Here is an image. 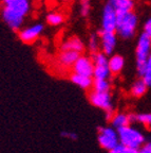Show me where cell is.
Instances as JSON below:
<instances>
[{
	"label": "cell",
	"instance_id": "83f0119b",
	"mask_svg": "<svg viewBox=\"0 0 151 153\" xmlns=\"http://www.w3.org/2000/svg\"><path fill=\"white\" fill-rule=\"evenodd\" d=\"M142 147H143V148H144L146 151H148L149 153H151V141H149V143H145Z\"/></svg>",
	"mask_w": 151,
	"mask_h": 153
},
{
	"label": "cell",
	"instance_id": "8fae6325",
	"mask_svg": "<svg viewBox=\"0 0 151 153\" xmlns=\"http://www.w3.org/2000/svg\"><path fill=\"white\" fill-rule=\"evenodd\" d=\"M99 39H100V51L105 54L111 55L117 43V36L115 32H99Z\"/></svg>",
	"mask_w": 151,
	"mask_h": 153
},
{
	"label": "cell",
	"instance_id": "4316f807",
	"mask_svg": "<svg viewBox=\"0 0 151 153\" xmlns=\"http://www.w3.org/2000/svg\"><path fill=\"white\" fill-rule=\"evenodd\" d=\"M143 32H144L145 34H147V35L150 36V37H151V17H150V18L147 19L146 22H145V25H144V30H143Z\"/></svg>",
	"mask_w": 151,
	"mask_h": 153
},
{
	"label": "cell",
	"instance_id": "603a6c76",
	"mask_svg": "<svg viewBox=\"0 0 151 153\" xmlns=\"http://www.w3.org/2000/svg\"><path fill=\"white\" fill-rule=\"evenodd\" d=\"M134 121L143 124L144 127L148 128V129H151V113L134 115Z\"/></svg>",
	"mask_w": 151,
	"mask_h": 153
},
{
	"label": "cell",
	"instance_id": "52a82bcc",
	"mask_svg": "<svg viewBox=\"0 0 151 153\" xmlns=\"http://www.w3.org/2000/svg\"><path fill=\"white\" fill-rule=\"evenodd\" d=\"M90 103L97 108L105 111V112H111L113 111L112 98L110 91H97L94 89H90L88 94Z\"/></svg>",
	"mask_w": 151,
	"mask_h": 153
},
{
	"label": "cell",
	"instance_id": "e0dca14e",
	"mask_svg": "<svg viewBox=\"0 0 151 153\" xmlns=\"http://www.w3.org/2000/svg\"><path fill=\"white\" fill-rule=\"evenodd\" d=\"M147 89H148L147 84L145 83L143 79H139L132 84L131 88H130V94L134 98H141L147 93Z\"/></svg>",
	"mask_w": 151,
	"mask_h": 153
},
{
	"label": "cell",
	"instance_id": "ffe728a7",
	"mask_svg": "<svg viewBox=\"0 0 151 153\" xmlns=\"http://www.w3.org/2000/svg\"><path fill=\"white\" fill-rule=\"evenodd\" d=\"M88 48H89L91 54L97 51H100V39H99V33H92L88 39Z\"/></svg>",
	"mask_w": 151,
	"mask_h": 153
},
{
	"label": "cell",
	"instance_id": "8992f818",
	"mask_svg": "<svg viewBox=\"0 0 151 153\" xmlns=\"http://www.w3.org/2000/svg\"><path fill=\"white\" fill-rule=\"evenodd\" d=\"M99 146L105 150H112L119 143L118 140V133L112 127H100L98 128V135H97Z\"/></svg>",
	"mask_w": 151,
	"mask_h": 153
},
{
	"label": "cell",
	"instance_id": "9c48e42d",
	"mask_svg": "<svg viewBox=\"0 0 151 153\" xmlns=\"http://www.w3.org/2000/svg\"><path fill=\"white\" fill-rule=\"evenodd\" d=\"M43 32V24H34L31 26L22 28L18 31L19 39L24 44H32L36 42Z\"/></svg>",
	"mask_w": 151,
	"mask_h": 153
},
{
	"label": "cell",
	"instance_id": "9a60e30c",
	"mask_svg": "<svg viewBox=\"0 0 151 153\" xmlns=\"http://www.w3.org/2000/svg\"><path fill=\"white\" fill-rule=\"evenodd\" d=\"M70 80L73 82L75 85L79 86L83 89H91L93 84V78L92 76H83V74H78L75 72H72L70 74Z\"/></svg>",
	"mask_w": 151,
	"mask_h": 153
},
{
	"label": "cell",
	"instance_id": "30bf717a",
	"mask_svg": "<svg viewBox=\"0 0 151 153\" xmlns=\"http://www.w3.org/2000/svg\"><path fill=\"white\" fill-rule=\"evenodd\" d=\"M93 70H94V64L91 59V56L86 55H79L76 62L72 66V72H75L83 76H92L93 78Z\"/></svg>",
	"mask_w": 151,
	"mask_h": 153
},
{
	"label": "cell",
	"instance_id": "4fadbf2b",
	"mask_svg": "<svg viewBox=\"0 0 151 153\" xmlns=\"http://www.w3.org/2000/svg\"><path fill=\"white\" fill-rule=\"evenodd\" d=\"M81 53L73 50H62L58 54V63L65 68H72Z\"/></svg>",
	"mask_w": 151,
	"mask_h": 153
},
{
	"label": "cell",
	"instance_id": "d6986e66",
	"mask_svg": "<svg viewBox=\"0 0 151 153\" xmlns=\"http://www.w3.org/2000/svg\"><path fill=\"white\" fill-rule=\"evenodd\" d=\"M92 89L97 91H110L111 83L109 79H93Z\"/></svg>",
	"mask_w": 151,
	"mask_h": 153
},
{
	"label": "cell",
	"instance_id": "44dd1931",
	"mask_svg": "<svg viewBox=\"0 0 151 153\" xmlns=\"http://www.w3.org/2000/svg\"><path fill=\"white\" fill-rule=\"evenodd\" d=\"M47 22L50 26H59L65 22V16L59 12H52L47 15Z\"/></svg>",
	"mask_w": 151,
	"mask_h": 153
},
{
	"label": "cell",
	"instance_id": "f546056e",
	"mask_svg": "<svg viewBox=\"0 0 151 153\" xmlns=\"http://www.w3.org/2000/svg\"><path fill=\"white\" fill-rule=\"evenodd\" d=\"M139 153H149V152H148V151H146V150H145V149L142 147V148H139Z\"/></svg>",
	"mask_w": 151,
	"mask_h": 153
},
{
	"label": "cell",
	"instance_id": "3957f363",
	"mask_svg": "<svg viewBox=\"0 0 151 153\" xmlns=\"http://www.w3.org/2000/svg\"><path fill=\"white\" fill-rule=\"evenodd\" d=\"M151 54V37L143 32L137 39L135 48V59H136V70L139 76L143 74L148 57Z\"/></svg>",
	"mask_w": 151,
	"mask_h": 153
},
{
	"label": "cell",
	"instance_id": "cb8c5ba5",
	"mask_svg": "<svg viewBox=\"0 0 151 153\" xmlns=\"http://www.w3.org/2000/svg\"><path fill=\"white\" fill-rule=\"evenodd\" d=\"M91 11V0H79V12L83 17H87Z\"/></svg>",
	"mask_w": 151,
	"mask_h": 153
},
{
	"label": "cell",
	"instance_id": "2e32d148",
	"mask_svg": "<svg viewBox=\"0 0 151 153\" xmlns=\"http://www.w3.org/2000/svg\"><path fill=\"white\" fill-rule=\"evenodd\" d=\"M62 50H73L81 53L85 50V44L78 37L68 38L62 45Z\"/></svg>",
	"mask_w": 151,
	"mask_h": 153
},
{
	"label": "cell",
	"instance_id": "7402d4cb",
	"mask_svg": "<svg viewBox=\"0 0 151 153\" xmlns=\"http://www.w3.org/2000/svg\"><path fill=\"white\" fill-rule=\"evenodd\" d=\"M141 79L144 80V82L147 84L148 87H151V54L148 57L146 64H145V68L143 74L141 76Z\"/></svg>",
	"mask_w": 151,
	"mask_h": 153
},
{
	"label": "cell",
	"instance_id": "277c9868",
	"mask_svg": "<svg viewBox=\"0 0 151 153\" xmlns=\"http://www.w3.org/2000/svg\"><path fill=\"white\" fill-rule=\"evenodd\" d=\"M119 143L133 149H139L145 143V136L135 128L127 126L117 130Z\"/></svg>",
	"mask_w": 151,
	"mask_h": 153
},
{
	"label": "cell",
	"instance_id": "d4e9b609",
	"mask_svg": "<svg viewBox=\"0 0 151 153\" xmlns=\"http://www.w3.org/2000/svg\"><path fill=\"white\" fill-rule=\"evenodd\" d=\"M109 153H139V149L129 148V147L124 146L122 143H118L117 146L109 151Z\"/></svg>",
	"mask_w": 151,
	"mask_h": 153
},
{
	"label": "cell",
	"instance_id": "f1b7e54d",
	"mask_svg": "<svg viewBox=\"0 0 151 153\" xmlns=\"http://www.w3.org/2000/svg\"><path fill=\"white\" fill-rule=\"evenodd\" d=\"M15 1H19V0H0L1 4H9V3L15 2Z\"/></svg>",
	"mask_w": 151,
	"mask_h": 153
},
{
	"label": "cell",
	"instance_id": "484cf974",
	"mask_svg": "<svg viewBox=\"0 0 151 153\" xmlns=\"http://www.w3.org/2000/svg\"><path fill=\"white\" fill-rule=\"evenodd\" d=\"M64 138H67V139H70V140H77V134L75 133H72V132H62L60 133Z\"/></svg>",
	"mask_w": 151,
	"mask_h": 153
},
{
	"label": "cell",
	"instance_id": "5bb4252c",
	"mask_svg": "<svg viewBox=\"0 0 151 153\" xmlns=\"http://www.w3.org/2000/svg\"><path fill=\"white\" fill-rule=\"evenodd\" d=\"M109 69L111 71L112 76L119 74L125 66V60L124 57L119 54H113L109 57Z\"/></svg>",
	"mask_w": 151,
	"mask_h": 153
},
{
	"label": "cell",
	"instance_id": "6da1fadb",
	"mask_svg": "<svg viewBox=\"0 0 151 153\" xmlns=\"http://www.w3.org/2000/svg\"><path fill=\"white\" fill-rule=\"evenodd\" d=\"M30 10V0H19L9 4H0V18L13 31H19Z\"/></svg>",
	"mask_w": 151,
	"mask_h": 153
},
{
	"label": "cell",
	"instance_id": "ba28073f",
	"mask_svg": "<svg viewBox=\"0 0 151 153\" xmlns=\"http://www.w3.org/2000/svg\"><path fill=\"white\" fill-rule=\"evenodd\" d=\"M116 22H117V13L111 3L107 2L104 7L102 14V29L104 32H115Z\"/></svg>",
	"mask_w": 151,
	"mask_h": 153
},
{
	"label": "cell",
	"instance_id": "5b68a950",
	"mask_svg": "<svg viewBox=\"0 0 151 153\" xmlns=\"http://www.w3.org/2000/svg\"><path fill=\"white\" fill-rule=\"evenodd\" d=\"M91 59L94 64L93 79H109L112 76L109 69V57L102 51H97L91 54Z\"/></svg>",
	"mask_w": 151,
	"mask_h": 153
},
{
	"label": "cell",
	"instance_id": "7c38bea8",
	"mask_svg": "<svg viewBox=\"0 0 151 153\" xmlns=\"http://www.w3.org/2000/svg\"><path fill=\"white\" fill-rule=\"evenodd\" d=\"M134 121V114H126V113H114L110 122L112 124V128L117 130L130 126Z\"/></svg>",
	"mask_w": 151,
	"mask_h": 153
},
{
	"label": "cell",
	"instance_id": "ac0fdd59",
	"mask_svg": "<svg viewBox=\"0 0 151 153\" xmlns=\"http://www.w3.org/2000/svg\"><path fill=\"white\" fill-rule=\"evenodd\" d=\"M116 12H128L134 9V0H114L111 3Z\"/></svg>",
	"mask_w": 151,
	"mask_h": 153
},
{
	"label": "cell",
	"instance_id": "4dcf8cb0",
	"mask_svg": "<svg viewBox=\"0 0 151 153\" xmlns=\"http://www.w3.org/2000/svg\"><path fill=\"white\" fill-rule=\"evenodd\" d=\"M113 1H114V0H108V2H109V3H112Z\"/></svg>",
	"mask_w": 151,
	"mask_h": 153
},
{
	"label": "cell",
	"instance_id": "7a4b0ae2",
	"mask_svg": "<svg viewBox=\"0 0 151 153\" xmlns=\"http://www.w3.org/2000/svg\"><path fill=\"white\" fill-rule=\"evenodd\" d=\"M117 22H116L115 33L124 39H129L134 36L136 32L139 18L133 11L128 12H116Z\"/></svg>",
	"mask_w": 151,
	"mask_h": 153
}]
</instances>
